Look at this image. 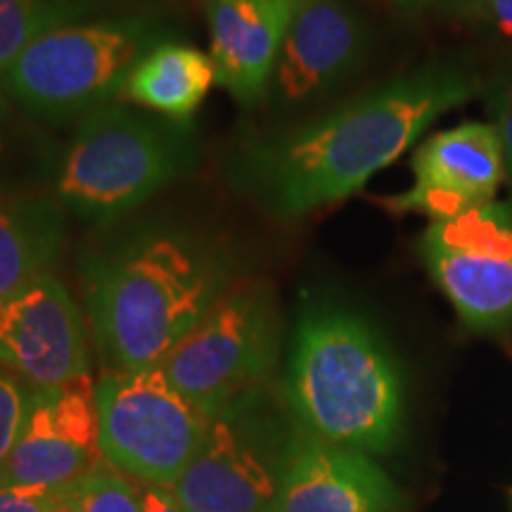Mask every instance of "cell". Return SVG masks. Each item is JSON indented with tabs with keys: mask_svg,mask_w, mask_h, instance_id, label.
<instances>
[{
	"mask_svg": "<svg viewBox=\"0 0 512 512\" xmlns=\"http://www.w3.org/2000/svg\"><path fill=\"white\" fill-rule=\"evenodd\" d=\"M477 91L479 79L467 69L427 64L302 126L240 145L228 162V181L275 219H299L363 190Z\"/></svg>",
	"mask_w": 512,
	"mask_h": 512,
	"instance_id": "obj_1",
	"label": "cell"
},
{
	"mask_svg": "<svg viewBox=\"0 0 512 512\" xmlns=\"http://www.w3.org/2000/svg\"><path fill=\"white\" fill-rule=\"evenodd\" d=\"M233 283L221 242L174 223L136 228L83 256V297L102 366H162Z\"/></svg>",
	"mask_w": 512,
	"mask_h": 512,
	"instance_id": "obj_2",
	"label": "cell"
},
{
	"mask_svg": "<svg viewBox=\"0 0 512 512\" xmlns=\"http://www.w3.org/2000/svg\"><path fill=\"white\" fill-rule=\"evenodd\" d=\"M285 399L313 437L387 453L401 437L403 382L373 325L335 304H309L294 332Z\"/></svg>",
	"mask_w": 512,
	"mask_h": 512,
	"instance_id": "obj_3",
	"label": "cell"
},
{
	"mask_svg": "<svg viewBox=\"0 0 512 512\" xmlns=\"http://www.w3.org/2000/svg\"><path fill=\"white\" fill-rule=\"evenodd\" d=\"M200 157L192 121L117 100L79 119L57 162L53 195L83 223H112L192 174Z\"/></svg>",
	"mask_w": 512,
	"mask_h": 512,
	"instance_id": "obj_4",
	"label": "cell"
},
{
	"mask_svg": "<svg viewBox=\"0 0 512 512\" xmlns=\"http://www.w3.org/2000/svg\"><path fill=\"white\" fill-rule=\"evenodd\" d=\"M169 31L147 17L72 22L29 43L3 74V86L27 117L67 121L121 100L136 62Z\"/></svg>",
	"mask_w": 512,
	"mask_h": 512,
	"instance_id": "obj_5",
	"label": "cell"
},
{
	"mask_svg": "<svg viewBox=\"0 0 512 512\" xmlns=\"http://www.w3.org/2000/svg\"><path fill=\"white\" fill-rule=\"evenodd\" d=\"M302 425L271 384L211 415L174 494L188 512H268Z\"/></svg>",
	"mask_w": 512,
	"mask_h": 512,
	"instance_id": "obj_6",
	"label": "cell"
},
{
	"mask_svg": "<svg viewBox=\"0 0 512 512\" xmlns=\"http://www.w3.org/2000/svg\"><path fill=\"white\" fill-rule=\"evenodd\" d=\"M280 349V313L264 280H240L164 358L162 370L204 415H216L271 377Z\"/></svg>",
	"mask_w": 512,
	"mask_h": 512,
	"instance_id": "obj_7",
	"label": "cell"
},
{
	"mask_svg": "<svg viewBox=\"0 0 512 512\" xmlns=\"http://www.w3.org/2000/svg\"><path fill=\"white\" fill-rule=\"evenodd\" d=\"M95 406L107 465L138 484L174 489L209 425L162 366L105 370L95 382Z\"/></svg>",
	"mask_w": 512,
	"mask_h": 512,
	"instance_id": "obj_8",
	"label": "cell"
},
{
	"mask_svg": "<svg viewBox=\"0 0 512 512\" xmlns=\"http://www.w3.org/2000/svg\"><path fill=\"white\" fill-rule=\"evenodd\" d=\"M432 283L465 328L501 332L512 325V204L489 202L448 221H432L420 238Z\"/></svg>",
	"mask_w": 512,
	"mask_h": 512,
	"instance_id": "obj_9",
	"label": "cell"
},
{
	"mask_svg": "<svg viewBox=\"0 0 512 512\" xmlns=\"http://www.w3.org/2000/svg\"><path fill=\"white\" fill-rule=\"evenodd\" d=\"M107 467L91 375L31 387L24 425L0 470V484L67 489Z\"/></svg>",
	"mask_w": 512,
	"mask_h": 512,
	"instance_id": "obj_10",
	"label": "cell"
},
{
	"mask_svg": "<svg viewBox=\"0 0 512 512\" xmlns=\"http://www.w3.org/2000/svg\"><path fill=\"white\" fill-rule=\"evenodd\" d=\"M0 368L29 387L91 375L86 323L55 275H43L0 302Z\"/></svg>",
	"mask_w": 512,
	"mask_h": 512,
	"instance_id": "obj_11",
	"label": "cell"
},
{
	"mask_svg": "<svg viewBox=\"0 0 512 512\" xmlns=\"http://www.w3.org/2000/svg\"><path fill=\"white\" fill-rule=\"evenodd\" d=\"M413 188L380 202L392 214H422L448 221L494 202L505 181L503 145L494 124L465 121L434 133L415 150Z\"/></svg>",
	"mask_w": 512,
	"mask_h": 512,
	"instance_id": "obj_12",
	"label": "cell"
},
{
	"mask_svg": "<svg viewBox=\"0 0 512 512\" xmlns=\"http://www.w3.org/2000/svg\"><path fill=\"white\" fill-rule=\"evenodd\" d=\"M366 55V29L344 0H302L268 95L283 110L313 105L347 81Z\"/></svg>",
	"mask_w": 512,
	"mask_h": 512,
	"instance_id": "obj_13",
	"label": "cell"
},
{
	"mask_svg": "<svg viewBox=\"0 0 512 512\" xmlns=\"http://www.w3.org/2000/svg\"><path fill=\"white\" fill-rule=\"evenodd\" d=\"M399 491L368 453L335 446L302 427L268 512H399Z\"/></svg>",
	"mask_w": 512,
	"mask_h": 512,
	"instance_id": "obj_14",
	"label": "cell"
},
{
	"mask_svg": "<svg viewBox=\"0 0 512 512\" xmlns=\"http://www.w3.org/2000/svg\"><path fill=\"white\" fill-rule=\"evenodd\" d=\"M302 0H204L216 81L240 105L268 95L287 31Z\"/></svg>",
	"mask_w": 512,
	"mask_h": 512,
	"instance_id": "obj_15",
	"label": "cell"
},
{
	"mask_svg": "<svg viewBox=\"0 0 512 512\" xmlns=\"http://www.w3.org/2000/svg\"><path fill=\"white\" fill-rule=\"evenodd\" d=\"M64 247V209L53 192L0 195V302L53 275Z\"/></svg>",
	"mask_w": 512,
	"mask_h": 512,
	"instance_id": "obj_16",
	"label": "cell"
},
{
	"mask_svg": "<svg viewBox=\"0 0 512 512\" xmlns=\"http://www.w3.org/2000/svg\"><path fill=\"white\" fill-rule=\"evenodd\" d=\"M216 83L211 55L178 41H162L136 62L121 98L162 117L190 121Z\"/></svg>",
	"mask_w": 512,
	"mask_h": 512,
	"instance_id": "obj_17",
	"label": "cell"
},
{
	"mask_svg": "<svg viewBox=\"0 0 512 512\" xmlns=\"http://www.w3.org/2000/svg\"><path fill=\"white\" fill-rule=\"evenodd\" d=\"M15 102L0 81V195L24 192L17 188L19 176L27 174L55 181L60 157H50V143L38 138L29 126H22L15 117Z\"/></svg>",
	"mask_w": 512,
	"mask_h": 512,
	"instance_id": "obj_18",
	"label": "cell"
},
{
	"mask_svg": "<svg viewBox=\"0 0 512 512\" xmlns=\"http://www.w3.org/2000/svg\"><path fill=\"white\" fill-rule=\"evenodd\" d=\"M81 19L76 0H0V79L38 34Z\"/></svg>",
	"mask_w": 512,
	"mask_h": 512,
	"instance_id": "obj_19",
	"label": "cell"
},
{
	"mask_svg": "<svg viewBox=\"0 0 512 512\" xmlns=\"http://www.w3.org/2000/svg\"><path fill=\"white\" fill-rule=\"evenodd\" d=\"M69 496L76 512H143L138 484L110 465L69 486Z\"/></svg>",
	"mask_w": 512,
	"mask_h": 512,
	"instance_id": "obj_20",
	"label": "cell"
},
{
	"mask_svg": "<svg viewBox=\"0 0 512 512\" xmlns=\"http://www.w3.org/2000/svg\"><path fill=\"white\" fill-rule=\"evenodd\" d=\"M31 387L19 377H12L0 368V470L8 463V456L24 425L29 406Z\"/></svg>",
	"mask_w": 512,
	"mask_h": 512,
	"instance_id": "obj_21",
	"label": "cell"
},
{
	"mask_svg": "<svg viewBox=\"0 0 512 512\" xmlns=\"http://www.w3.org/2000/svg\"><path fill=\"white\" fill-rule=\"evenodd\" d=\"M448 10L470 22H479L512 36V0H451Z\"/></svg>",
	"mask_w": 512,
	"mask_h": 512,
	"instance_id": "obj_22",
	"label": "cell"
},
{
	"mask_svg": "<svg viewBox=\"0 0 512 512\" xmlns=\"http://www.w3.org/2000/svg\"><path fill=\"white\" fill-rule=\"evenodd\" d=\"M489 114L494 117L491 124H494L503 145L505 178H508L512 185V74L505 76L503 81H498L494 91H491Z\"/></svg>",
	"mask_w": 512,
	"mask_h": 512,
	"instance_id": "obj_23",
	"label": "cell"
},
{
	"mask_svg": "<svg viewBox=\"0 0 512 512\" xmlns=\"http://www.w3.org/2000/svg\"><path fill=\"white\" fill-rule=\"evenodd\" d=\"M60 494L50 486L0 484V512H48Z\"/></svg>",
	"mask_w": 512,
	"mask_h": 512,
	"instance_id": "obj_24",
	"label": "cell"
},
{
	"mask_svg": "<svg viewBox=\"0 0 512 512\" xmlns=\"http://www.w3.org/2000/svg\"><path fill=\"white\" fill-rule=\"evenodd\" d=\"M396 3L401 5V8H411V10H420V8H427V5H434V3H451V0H396Z\"/></svg>",
	"mask_w": 512,
	"mask_h": 512,
	"instance_id": "obj_25",
	"label": "cell"
}]
</instances>
